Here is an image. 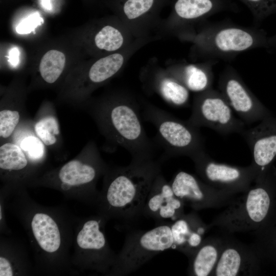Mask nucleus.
I'll list each match as a JSON object with an SVG mask.
<instances>
[{
	"label": "nucleus",
	"instance_id": "f8f14e48",
	"mask_svg": "<svg viewBox=\"0 0 276 276\" xmlns=\"http://www.w3.org/2000/svg\"><path fill=\"white\" fill-rule=\"evenodd\" d=\"M181 202L174 193L170 183L162 172L155 178L148 194L143 215L158 221H175Z\"/></svg>",
	"mask_w": 276,
	"mask_h": 276
},
{
	"label": "nucleus",
	"instance_id": "1a4fd4ad",
	"mask_svg": "<svg viewBox=\"0 0 276 276\" xmlns=\"http://www.w3.org/2000/svg\"><path fill=\"white\" fill-rule=\"evenodd\" d=\"M218 89L245 124L254 123L262 118V105L233 67L228 65L222 72Z\"/></svg>",
	"mask_w": 276,
	"mask_h": 276
},
{
	"label": "nucleus",
	"instance_id": "2eb2a0df",
	"mask_svg": "<svg viewBox=\"0 0 276 276\" xmlns=\"http://www.w3.org/2000/svg\"><path fill=\"white\" fill-rule=\"evenodd\" d=\"M240 135L248 144L255 164L261 168L276 155V133L268 132L266 124L245 129Z\"/></svg>",
	"mask_w": 276,
	"mask_h": 276
},
{
	"label": "nucleus",
	"instance_id": "f03ea898",
	"mask_svg": "<svg viewBox=\"0 0 276 276\" xmlns=\"http://www.w3.org/2000/svg\"><path fill=\"white\" fill-rule=\"evenodd\" d=\"M162 160L132 158L126 166L108 168L100 196L104 213L128 221L143 215L152 184L162 172Z\"/></svg>",
	"mask_w": 276,
	"mask_h": 276
},
{
	"label": "nucleus",
	"instance_id": "412c9836",
	"mask_svg": "<svg viewBox=\"0 0 276 276\" xmlns=\"http://www.w3.org/2000/svg\"><path fill=\"white\" fill-rule=\"evenodd\" d=\"M170 185L174 194L179 199L199 202L204 198V194L201 183L194 176L187 172H178Z\"/></svg>",
	"mask_w": 276,
	"mask_h": 276
},
{
	"label": "nucleus",
	"instance_id": "b1692460",
	"mask_svg": "<svg viewBox=\"0 0 276 276\" xmlns=\"http://www.w3.org/2000/svg\"><path fill=\"white\" fill-rule=\"evenodd\" d=\"M217 258L216 248L205 245L197 252L193 263V270L197 276H206L211 272Z\"/></svg>",
	"mask_w": 276,
	"mask_h": 276
},
{
	"label": "nucleus",
	"instance_id": "6ab92c4d",
	"mask_svg": "<svg viewBox=\"0 0 276 276\" xmlns=\"http://www.w3.org/2000/svg\"><path fill=\"white\" fill-rule=\"evenodd\" d=\"M35 134L47 147L55 148L61 138L60 125L55 109L51 106H42L33 121Z\"/></svg>",
	"mask_w": 276,
	"mask_h": 276
},
{
	"label": "nucleus",
	"instance_id": "f3484780",
	"mask_svg": "<svg viewBox=\"0 0 276 276\" xmlns=\"http://www.w3.org/2000/svg\"><path fill=\"white\" fill-rule=\"evenodd\" d=\"M199 172L210 181L231 184L242 181L244 172L241 169L213 161L203 151L192 158Z\"/></svg>",
	"mask_w": 276,
	"mask_h": 276
},
{
	"label": "nucleus",
	"instance_id": "5701e85b",
	"mask_svg": "<svg viewBox=\"0 0 276 276\" xmlns=\"http://www.w3.org/2000/svg\"><path fill=\"white\" fill-rule=\"evenodd\" d=\"M270 205L267 192L262 188L251 190L247 195L246 209L248 216L255 222L262 221L266 217Z\"/></svg>",
	"mask_w": 276,
	"mask_h": 276
},
{
	"label": "nucleus",
	"instance_id": "393cba45",
	"mask_svg": "<svg viewBox=\"0 0 276 276\" xmlns=\"http://www.w3.org/2000/svg\"><path fill=\"white\" fill-rule=\"evenodd\" d=\"M241 264V257L233 248L226 249L222 254L218 263L217 276H235L239 271Z\"/></svg>",
	"mask_w": 276,
	"mask_h": 276
},
{
	"label": "nucleus",
	"instance_id": "7c9ffc66",
	"mask_svg": "<svg viewBox=\"0 0 276 276\" xmlns=\"http://www.w3.org/2000/svg\"><path fill=\"white\" fill-rule=\"evenodd\" d=\"M42 8L45 11H51L52 9L51 0H40Z\"/></svg>",
	"mask_w": 276,
	"mask_h": 276
},
{
	"label": "nucleus",
	"instance_id": "a211bd4d",
	"mask_svg": "<svg viewBox=\"0 0 276 276\" xmlns=\"http://www.w3.org/2000/svg\"><path fill=\"white\" fill-rule=\"evenodd\" d=\"M12 142L18 145L35 166L42 162L46 154V146L35 134L33 121L24 120L12 135Z\"/></svg>",
	"mask_w": 276,
	"mask_h": 276
},
{
	"label": "nucleus",
	"instance_id": "7ed1b4c3",
	"mask_svg": "<svg viewBox=\"0 0 276 276\" xmlns=\"http://www.w3.org/2000/svg\"><path fill=\"white\" fill-rule=\"evenodd\" d=\"M180 39L192 43L190 56L193 59L218 61L232 60L242 53L262 46L264 41L261 30L228 20H207Z\"/></svg>",
	"mask_w": 276,
	"mask_h": 276
},
{
	"label": "nucleus",
	"instance_id": "4be33fe9",
	"mask_svg": "<svg viewBox=\"0 0 276 276\" xmlns=\"http://www.w3.org/2000/svg\"><path fill=\"white\" fill-rule=\"evenodd\" d=\"M65 61V56L61 51L51 50L46 52L39 65L42 79L48 84L55 83L62 73Z\"/></svg>",
	"mask_w": 276,
	"mask_h": 276
},
{
	"label": "nucleus",
	"instance_id": "cd10ccee",
	"mask_svg": "<svg viewBox=\"0 0 276 276\" xmlns=\"http://www.w3.org/2000/svg\"><path fill=\"white\" fill-rule=\"evenodd\" d=\"M43 23V19L39 14L34 13L20 22L16 28V31L20 34H29Z\"/></svg>",
	"mask_w": 276,
	"mask_h": 276
},
{
	"label": "nucleus",
	"instance_id": "c756f323",
	"mask_svg": "<svg viewBox=\"0 0 276 276\" xmlns=\"http://www.w3.org/2000/svg\"><path fill=\"white\" fill-rule=\"evenodd\" d=\"M19 51L17 47L12 48L8 53V61L13 67L16 66L19 60Z\"/></svg>",
	"mask_w": 276,
	"mask_h": 276
},
{
	"label": "nucleus",
	"instance_id": "ddd939ff",
	"mask_svg": "<svg viewBox=\"0 0 276 276\" xmlns=\"http://www.w3.org/2000/svg\"><path fill=\"white\" fill-rule=\"evenodd\" d=\"M142 81L171 106L181 107L188 105L190 90L167 69L157 68L149 71L143 75Z\"/></svg>",
	"mask_w": 276,
	"mask_h": 276
},
{
	"label": "nucleus",
	"instance_id": "6e6552de",
	"mask_svg": "<svg viewBox=\"0 0 276 276\" xmlns=\"http://www.w3.org/2000/svg\"><path fill=\"white\" fill-rule=\"evenodd\" d=\"M237 10L232 0H173L166 21L167 30L180 39L210 16L223 11Z\"/></svg>",
	"mask_w": 276,
	"mask_h": 276
},
{
	"label": "nucleus",
	"instance_id": "9b49d317",
	"mask_svg": "<svg viewBox=\"0 0 276 276\" xmlns=\"http://www.w3.org/2000/svg\"><path fill=\"white\" fill-rule=\"evenodd\" d=\"M170 0H117V6L123 23L139 37L158 21L161 11Z\"/></svg>",
	"mask_w": 276,
	"mask_h": 276
},
{
	"label": "nucleus",
	"instance_id": "aec40b11",
	"mask_svg": "<svg viewBox=\"0 0 276 276\" xmlns=\"http://www.w3.org/2000/svg\"><path fill=\"white\" fill-rule=\"evenodd\" d=\"M34 166L17 144L9 141L0 146V169L1 174L20 176Z\"/></svg>",
	"mask_w": 276,
	"mask_h": 276
},
{
	"label": "nucleus",
	"instance_id": "f257e3e1",
	"mask_svg": "<svg viewBox=\"0 0 276 276\" xmlns=\"http://www.w3.org/2000/svg\"><path fill=\"white\" fill-rule=\"evenodd\" d=\"M85 109L106 139L126 149L132 158H154V146L142 122L140 102L132 94L120 92Z\"/></svg>",
	"mask_w": 276,
	"mask_h": 276
},
{
	"label": "nucleus",
	"instance_id": "bb28decb",
	"mask_svg": "<svg viewBox=\"0 0 276 276\" xmlns=\"http://www.w3.org/2000/svg\"><path fill=\"white\" fill-rule=\"evenodd\" d=\"M251 12L255 20L260 21L276 11V0H240Z\"/></svg>",
	"mask_w": 276,
	"mask_h": 276
},
{
	"label": "nucleus",
	"instance_id": "423d86ee",
	"mask_svg": "<svg viewBox=\"0 0 276 276\" xmlns=\"http://www.w3.org/2000/svg\"><path fill=\"white\" fill-rule=\"evenodd\" d=\"M187 121L196 127H208L223 135L240 134L246 129L245 124L235 116L222 94L213 87L196 93Z\"/></svg>",
	"mask_w": 276,
	"mask_h": 276
},
{
	"label": "nucleus",
	"instance_id": "4468645a",
	"mask_svg": "<svg viewBox=\"0 0 276 276\" xmlns=\"http://www.w3.org/2000/svg\"><path fill=\"white\" fill-rule=\"evenodd\" d=\"M218 62L208 60L192 63L180 61L171 64L167 70L190 91L198 93L212 88L213 68Z\"/></svg>",
	"mask_w": 276,
	"mask_h": 276
},
{
	"label": "nucleus",
	"instance_id": "9d476101",
	"mask_svg": "<svg viewBox=\"0 0 276 276\" xmlns=\"http://www.w3.org/2000/svg\"><path fill=\"white\" fill-rule=\"evenodd\" d=\"M101 225V220L96 218L86 221L78 234L76 242L86 254L89 266L104 270L113 266L117 257L109 249Z\"/></svg>",
	"mask_w": 276,
	"mask_h": 276
},
{
	"label": "nucleus",
	"instance_id": "0eeeda50",
	"mask_svg": "<svg viewBox=\"0 0 276 276\" xmlns=\"http://www.w3.org/2000/svg\"><path fill=\"white\" fill-rule=\"evenodd\" d=\"M108 168L96 143L91 141L75 158L49 175L48 178L63 189L80 188L93 192L98 178Z\"/></svg>",
	"mask_w": 276,
	"mask_h": 276
},
{
	"label": "nucleus",
	"instance_id": "20e7f679",
	"mask_svg": "<svg viewBox=\"0 0 276 276\" xmlns=\"http://www.w3.org/2000/svg\"><path fill=\"white\" fill-rule=\"evenodd\" d=\"M145 120L156 128V140L166 157L186 155L192 158L205 151L199 128L145 101H140Z\"/></svg>",
	"mask_w": 276,
	"mask_h": 276
},
{
	"label": "nucleus",
	"instance_id": "39448f33",
	"mask_svg": "<svg viewBox=\"0 0 276 276\" xmlns=\"http://www.w3.org/2000/svg\"><path fill=\"white\" fill-rule=\"evenodd\" d=\"M171 226L162 224L148 231H136L126 236L117 256L111 273L126 275L135 271L155 255L173 248Z\"/></svg>",
	"mask_w": 276,
	"mask_h": 276
},
{
	"label": "nucleus",
	"instance_id": "c85d7f7f",
	"mask_svg": "<svg viewBox=\"0 0 276 276\" xmlns=\"http://www.w3.org/2000/svg\"><path fill=\"white\" fill-rule=\"evenodd\" d=\"M14 275L13 266L10 261L3 256L0 257V276Z\"/></svg>",
	"mask_w": 276,
	"mask_h": 276
},
{
	"label": "nucleus",
	"instance_id": "dca6fc26",
	"mask_svg": "<svg viewBox=\"0 0 276 276\" xmlns=\"http://www.w3.org/2000/svg\"><path fill=\"white\" fill-rule=\"evenodd\" d=\"M33 236L39 247L45 252L54 254L61 246V238L58 224L49 214L35 213L31 222Z\"/></svg>",
	"mask_w": 276,
	"mask_h": 276
},
{
	"label": "nucleus",
	"instance_id": "a878e982",
	"mask_svg": "<svg viewBox=\"0 0 276 276\" xmlns=\"http://www.w3.org/2000/svg\"><path fill=\"white\" fill-rule=\"evenodd\" d=\"M170 226L173 238L172 249H176L179 247L187 245L190 237L195 233H198L193 231L188 221L183 219L175 220V222Z\"/></svg>",
	"mask_w": 276,
	"mask_h": 276
}]
</instances>
